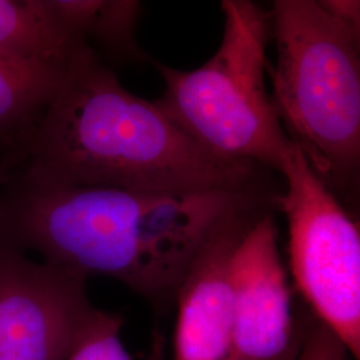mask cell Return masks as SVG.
<instances>
[{
  "label": "cell",
  "instance_id": "15",
  "mask_svg": "<svg viewBox=\"0 0 360 360\" xmlns=\"http://www.w3.org/2000/svg\"><path fill=\"white\" fill-rule=\"evenodd\" d=\"M19 160L20 158L18 155H7L0 158V188L3 187L6 180L8 179L11 171L19 163Z\"/></svg>",
  "mask_w": 360,
  "mask_h": 360
},
{
  "label": "cell",
  "instance_id": "1",
  "mask_svg": "<svg viewBox=\"0 0 360 360\" xmlns=\"http://www.w3.org/2000/svg\"><path fill=\"white\" fill-rule=\"evenodd\" d=\"M243 190L136 191L52 187L11 171L0 188V242L86 278H114L142 295L178 292L208 240L263 205Z\"/></svg>",
  "mask_w": 360,
  "mask_h": 360
},
{
  "label": "cell",
  "instance_id": "2",
  "mask_svg": "<svg viewBox=\"0 0 360 360\" xmlns=\"http://www.w3.org/2000/svg\"><path fill=\"white\" fill-rule=\"evenodd\" d=\"M257 171L208 154L101 59L58 92L13 168L41 186L136 191L252 188Z\"/></svg>",
  "mask_w": 360,
  "mask_h": 360
},
{
  "label": "cell",
  "instance_id": "16",
  "mask_svg": "<svg viewBox=\"0 0 360 360\" xmlns=\"http://www.w3.org/2000/svg\"><path fill=\"white\" fill-rule=\"evenodd\" d=\"M299 346H300V343H297L296 342L295 346L291 348L285 355H284L282 359L279 360H296V356H297V351H299Z\"/></svg>",
  "mask_w": 360,
  "mask_h": 360
},
{
  "label": "cell",
  "instance_id": "11",
  "mask_svg": "<svg viewBox=\"0 0 360 360\" xmlns=\"http://www.w3.org/2000/svg\"><path fill=\"white\" fill-rule=\"evenodd\" d=\"M52 11L71 32L98 43L126 60H143L136 43V25L142 3L136 0H47Z\"/></svg>",
  "mask_w": 360,
  "mask_h": 360
},
{
  "label": "cell",
  "instance_id": "10",
  "mask_svg": "<svg viewBox=\"0 0 360 360\" xmlns=\"http://www.w3.org/2000/svg\"><path fill=\"white\" fill-rule=\"evenodd\" d=\"M71 77L0 56V158L22 155L39 119Z\"/></svg>",
  "mask_w": 360,
  "mask_h": 360
},
{
  "label": "cell",
  "instance_id": "3",
  "mask_svg": "<svg viewBox=\"0 0 360 360\" xmlns=\"http://www.w3.org/2000/svg\"><path fill=\"white\" fill-rule=\"evenodd\" d=\"M271 101L288 139L330 188L352 179L360 162V32L315 0H276Z\"/></svg>",
  "mask_w": 360,
  "mask_h": 360
},
{
  "label": "cell",
  "instance_id": "12",
  "mask_svg": "<svg viewBox=\"0 0 360 360\" xmlns=\"http://www.w3.org/2000/svg\"><path fill=\"white\" fill-rule=\"evenodd\" d=\"M117 315L98 311L65 360H134L120 339Z\"/></svg>",
  "mask_w": 360,
  "mask_h": 360
},
{
  "label": "cell",
  "instance_id": "5",
  "mask_svg": "<svg viewBox=\"0 0 360 360\" xmlns=\"http://www.w3.org/2000/svg\"><path fill=\"white\" fill-rule=\"evenodd\" d=\"M279 172L287 188L275 202L288 223L296 285L323 326L359 359V229L295 143L291 142Z\"/></svg>",
  "mask_w": 360,
  "mask_h": 360
},
{
  "label": "cell",
  "instance_id": "6",
  "mask_svg": "<svg viewBox=\"0 0 360 360\" xmlns=\"http://www.w3.org/2000/svg\"><path fill=\"white\" fill-rule=\"evenodd\" d=\"M86 279L0 242V360H65L99 311Z\"/></svg>",
  "mask_w": 360,
  "mask_h": 360
},
{
  "label": "cell",
  "instance_id": "14",
  "mask_svg": "<svg viewBox=\"0 0 360 360\" xmlns=\"http://www.w3.org/2000/svg\"><path fill=\"white\" fill-rule=\"evenodd\" d=\"M319 3L340 23L360 32V3L358 0H322Z\"/></svg>",
  "mask_w": 360,
  "mask_h": 360
},
{
  "label": "cell",
  "instance_id": "8",
  "mask_svg": "<svg viewBox=\"0 0 360 360\" xmlns=\"http://www.w3.org/2000/svg\"><path fill=\"white\" fill-rule=\"evenodd\" d=\"M264 203L229 220L195 259L176 292L175 360H236L230 264L232 252Z\"/></svg>",
  "mask_w": 360,
  "mask_h": 360
},
{
  "label": "cell",
  "instance_id": "7",
  "mask_svg": "<svg viewBox=\"0 0 360 360\" xmlns=\"http://www.w3.org/2000/svg\"><path fill=\"white\" fill-rule=\"evenodd\" d=\"M236 360H279L296 345L291 291L266 208L250 221L230 264Z\"/></svg>",
  "mask_w": 360,
  "mask_h": 360
},
{
  "label": "cell",
  "instance_id": "13",
  "mask_svg": "<svg viewBox=\"0 0 360 360\" xmlns=\"http://www.w3.org/2000/svg\"><path fill=\"white\" fill-rule=\"evenodd\" d=\"M347 349L324 326L315 328L299 346L296 360H346Z\"/></svg>",
  "mask_w": 360,
  "mask_h": 360
},
{
  "label": "cell",
  "instance_id": "4",
  "mask_svg": "<svg viewBox=\"0 0 360 360\" xmlns=\"http://www.w3.org/2000/svg\"><path fill=\"white\" fill-rule=\"evenodd\" d=\"M217 52L193 70L155 63L165 79L158 107L221 160L281 171L291 141L266 89L270 16L250 0H223Z\"/></svg>",
  "mask_w": 360,
  "mask_h": 360
},
{
  "label": "cell",
  "instance_id": "9",
  "mask_svg": "<svg viewBox=\"0 0 360 360\" xmlns=\"http://www.w3.org/2000/svg\"><path fill=\"white\" fill-rule=\"evenodd\" d=\"M0 56L62 77H74L99 59L47 0H0Z\"/></svg>",
  "mask_w": 360,
  "mask_h": 360
}]
</instances>
